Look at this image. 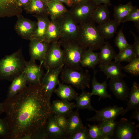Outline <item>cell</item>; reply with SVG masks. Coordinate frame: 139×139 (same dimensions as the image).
<instances>
[{
    "label": "cell",
    "instance_id": "obj_1",
    "mask_svg": "<svg viewBox=\"0 0 139 139\" xmlns=\"http://www.w3.org/2000/svg\"><path fill=\"white\" fill-rule=\"evenodd\" d=\"M4 118L10 127L9 139L45 130L51 114L48 103L41 85L28 86L13 97L2 103Z\"/></svg>",
    "mask_w": 139,
    "mask_h": 139
},
{
    "label": "cell",
    "instance_id": "obj_2",
    "mask_svg": "<svg viewBox=\"0 0 139 139\" xmlns=\"http://www.w3.org/2000/svg\"><path fill=\"white\" fill-rule=\"evenodd\" d=\"M26 62L22 47L11 54L6 55L0 60V80L12 81L23 72Z\"/></svg>",
    "mask_w": 139,
    "mask_h": 139
},
{
    "label": "cell",
    "instance_id": "obj_3",
    "mask_svg": "<svg viewBox=\"0 0 139 139\" xmlns=\"http://www.w3.org/2000/svg\"><path fill=\"white\" fill-rule=\"evenodd\" d=\"M78 27L77 42L82 48L93 51L100 49L104 45L105 39L100 35L92 21L79 24Z\"/></svg>",
    "mask_w": 139,
    "mask_h": 139
},
{
    "label": "cell",
    "instance_id": "obj_4",
    "mask_svg": "<svg viewBox=\"0 0 139 139\" xmlns=\"http://www.w3.org/2000/svg\"><path fill=\"white\" fill-rule=\"evenodd\" d=\"M58 41L64 54V65L73 69L83 70L80 62L82 56L87 49L82 48L77 41L67 40L62 38Z\"/></svg>",
    "mask_w": 139,
    "mask_h": 139
},
{
    "label": "cell",
    "instance_id": "obj_5",
    "mask_svg": "<svg viewBox=\"0 0 139 139\" xmlns=\"http://www.w3.org/2000/svg\"><path fill=\"white\" fill-rule=\"evenodd\" d=\"M60 74L62 81L66 84L82 90L90 87L91 78L88 70H78L64 65Z\"/></svg>",
    "mask_w": 139,
    "mask_h": 139
},
{
    "label": "cell",
    "instance_id": "obj_6",
    "mask_svg": "<svg viewBox=\"0 0 139 139\" xmlns=\"http://www.w3.org/2000/svg\"><path fill=\"white\" fill-rule=\"evenodd\" d=\"M98 5L93 0L73 4L69 12L76 23H80L92 21L93 13Z\"/></svg>",
    "mask_w": 139,
    "mask_h": 139
},
{
    "label": "cell",
    "instance_id": "obj_7",
    "mask_svg": "<svg viewBox=\"0 0 139 139\" xmlns=\"http://www.w3.org/2000/svg\"><path fill=\"white\" fill-rule=\"evenodd\" d=\"M58 24L62 38L65 40L77 41L78 36V24L71 15L68 11L55 20Z\"/></svg>",
    "mask_w": 139,
    "mask_h": 139
},
{
    "label": "cell",
    "instance_id": "obj_8",
    "mask_svg": "<svg viewBox=\"0 0 139 139\" xmlns=\"http://www.w3.org/2000/svg\"><path fill=\"white\" fill-rule=\"evenodd\" d=\"M64 55L59 42L50 44L42 64L47 70L53 69L64 65Z\"/></svg>",
    "mask_w": 139,
    "mask_h": 139
},
{
    "label": "cell",
    "instance_id": "obj_9",
    "mask_svg": "<svg viewBox=\"0 0 139 139\" xmlns=\"http://www.w3.org/2000/svg\"><path fill=\"white\" fill-rule=\"evenodd\" d=\"M64 66L63 65L55 68L47 70L42 78L41 88L50 105L52 94L56 86L60 82L59 76Z\"/></svg>",
    "mask_w": 139,
    "mask_h": 139
},
{
    "label": "cell",
    "instance_id": "obj_10",
    "mask_svg": "<svg viewBox=\"0 0 139 139\" xmlns=\"http://www.w3.org/2000/svg\"><path fill=\"white\" fill-rule=\"evenodd\" d=\"M138 124L123 118L118 122L114 131L115 139H133L139 138Z\"/></svg>",
    "mask_w": 139,
    "mask_h": 139
},
{
    "label": "cell",
    "instance_id": "obj_11",
    "mask_svg": "<svg viewBox=\"0 0 139 139\" xmlns=\"http://www.w3.org/2000/svg\"><path fill=\"white\" fill-rule=\"evenodd\" d=\"M35 60L30 59L26 62L23 72L26 79L27 85L28 86L40 85L44 76L42 65L37 64Z\"/></svg>",
    "mask_w": 139,
    "mask_h": 139
},
{
    "label": "cell",
    "instance_id": "obj_12",
    "mask_svg": "<svg viewBox=\"0 0 139 139\" xmlns=\"http://www.w3.org/2000/svg\"><path fill=\"white\" fill-rule=\"evenodd\" d=\"M17 19L14 29L17 34L22 38L30 40L33 38L37 27V22L26 18L20 14Z\"/></svg>",
    "mask_w": 139,
    "mask_h": 139
},
{
    "label": "cell",
    "instance_id": "obj_13",
    "mask_svg": "<svg viewBox=\"0 0 139 139\" xmlns=\"http://www.w3.org/2000/svg\"><path fill=\"white\" fill-rule=\"evenodd\" d=\"M29 44L30 59L40 61L42 65L50 44L44 40L33 38L31 39Z\"/></svg>",
    "mask_w": 139,
    "mask_h": 139
},
{
    "label": "cell",
    "instance_id": "obj_14",
    "mask_svg": "<svg viewBox=\"0 0 139 139\" xmlns=\"http://www.w3.org/2000/svg\"><path fill=\"white\" fill-rule=\"evenodd\" d=\"M124 110L122 107L115 105L106 107L99 110H96L95 115L92 117L87 118L86 120L100 123L109 120H115L119 115L123 116Z\"/></svg>",
    "mask_w": 139,
    "mask_h": 139
},
{
    "label": "cell",
    "instance_id": "obj_15",
    "mask_svg": "<svg viewBox=\"0 0 139 139\" xmlns=\"http://www.w3.org/2000/svg\"><path fill=\"white\" fill-rule=\"evenodd\" d=\"M123 66L120 62L112 61L107 64H99V67L100 71L103 72L107 76V80L123 79L126 76V74L122 72Z\"/></svg>",
    "mask_w": 139,
    "mask_h": 139
},
{
    "label": "cell",
    "instance_id": "obj_16",
    "mask_svg": "<svg viewBox=\"0 0 139 139\" xmlns=\"http://www.w3.org/2000/svg\"><path fill=\"white\" fill-rule=\"evenodd\" d=\"M110 89L117 99L127 101L129 89L122 79H110Z\"/></svg>",
    "mask_w": 139,
    "mask_h": 139
},
{
    "label": "cell",
    "instance_id": "obj_17",
    "mask_svg": "<svg viewBox=\"0 0 139 139\" xmlns=\"http://www.w3.org/2000/svg\"><path fill=\"white\" fill-rule=\"evenodd\" d=\"M45 131L48 139H66V133L58 125L54 115L50 114L45 126Z\"/></svg>",
    "mask_w": 139,
    "mask_h": 139
},
{
    "label": "cell",
    "instance_id": "obj_18",
    "mask_svg": "<svg viewBox=\"0 0 139 139\" xmlns=\"http://www.w3.org/2000/svg\"><path fill=\"white\" fill-rule=\"evenodd\" d=\"M75 108V103L62 100H54L50 105L51 113L54 115H62L68 117Z\"/></svg>",
    "mask_w": 139,
    "mask_h": 139
},
{
    "label": "cell",
    "instance_id": "obj_19",
    "mask_svg": "<svg viewBox=\"0 0 139 139\" xmlns=\"http://www.w3.org/2000/svg\"><path fill=\"white\" fill-rule=\"evenodd\" d=\"M22 11L16 0H0V17L17 16Z\"/></svg>",
    "mask_w": 139,
    "mask_h": 139
},
{
    "label": "cell",
    "instance_id": "obj_20",
    "mask_svg": "<svg viewBox=\"0 0 139 139\" xmlns=\"http://www.w3.org/2000/svg\"><path fill=\"white\" fill-rule=\"evenodd\" d=\"M11 82L8 91L7 99L13 97L27 87L26 77L23 72Z\"/></svg>",
    "mask_w": 139,
    "mask_h": 139
},
{
    "label": "cell",
    "instance_id": "obj_21",
    "mask_svg": "<svg viewBox=\"0 0 139 139\" xmlns=\"http://www.w3.org/2000/svg\"><path fill=\"white\" fill-rule=\"evenodd\" d=\"M120 23L114 20L110 19L104 23L98 25L96 27L101 37L105 40H107L114 36Z\"/></svg>",
    "mask_w": 139,
    "mask_h": 139
},
{
    "label": "cell",
    "instance_id": "obj_22",
    "mask_svg": "<svg viewBox=\"0 0 139 139\" xmlns=\"http://www.w3.org/2000/svg\"><path fill=\"white\" fill-rule=\"evenodd\" d=\"M98 71L94 70V74L92 80V90L90 92L92 96L97 95L99 97V100L102 99L107 98L112 99L110 94L107 92V89L108 84L107 83V80L102 83H99L96 77V74Z\"/></svg>",
    "mask_w": 139,
    "mask_h": 139
},
{
    "label": "cell",
    "instance_id": "obj_23",
    "mask_svg": "<svg viewBox=\"0 0 139 139\" xmlns=\"http://www.w3.org/2000/svg\"><path fill=\"white\" fill-rule=\"evenodd\" d=\"M58 86L54 92L62 100L69 101L75 99L78 95L71 85L64 84L60 82Z\"/></svg>",
    "mask_w": 139,
    "mask_h": 139
},
{
    "label": "cell",
    "instance_id": "obj_24",
    "mask_svg": "<svg viewBox=\"0 0 139 139\" xmlns=\"http://www.w3.org/2000/svg\"><path fill=\"white\" fill-rule=\"evenodd\" d=\"M127 101L123 116L129 111L139 107V84L136 82H133L129 89Z\"/></svg>",
    "mask_w": 139,
    "mask_h": 139
},
{
    "label": "cell",
    "instance_id": "obj_25",
    "mask_svg": "<svg viewBox=\"0 0 139 139\" xmlns=\"http://www.w3.org/2000/svg\"><path fill=\"white\" fill-rule=\"evenodd\" d=\"M37 19V27L33 38L45 40L46 34L50 22L48 15L39 14L33 15Z\"/></svg>",
    "mask_w": 139,
    "mask_h": 139
},
{
    "label": "cell",
    "instance_id": "obj_26",
    "mask_svg": "<svg viewBox=\"0 0 139 139\" xmlns=\"http://www.w3.org/2000/svg\"><path fill=\"white\" fill-rule=\"evenodd\" d=\"M68 117L65 130L67 137L72 133L82 128L84 126L79 115L78 110L77 109L76 111H73Z\"/></svg>",
    "mask_w": 139,
    "mask_h": 139
},
{
    "label": "cell",
    "instance_id": "obj_27",
    "mask_svg": "<svg viewBox=\"0 0 139 139\" xmlns=\"http://www.w3.org/2000/svg\"><path fill=\"white\" fill-rule=\"evenodd\" d=\"M46 5L48 15L51 20L57 19L69 11L63 3L55 0H50Z\"/></svg>",
    "mask_w": 139,
    "mask_h": 139
},
{
    "label": "cell",
    "instance_id": "obj_28",
    "mask_svg": "<svg viewBox=\"0 0 139 139\" xmlns=\"http://www.w3.org/2000/svg\"><path fill=\"white\" fill-rule=\"evenodd\" d=\"M99 53L94 52L93 50L87 49L84 52L81 60L80 64L83 67H87L95 70L96 66L99 64Z\"/></svg>",
    "mask_w": 139,
    "mask_h": 139
},
{
    "label": "cell",
    "instance_id": "obj_29",
    "mask_svg": "<svg viewBox=\"0 0 139 139\" xmlns=\"http://www.w3.org/2000/svg\"><path fill=\"white\" fill-rule=\"evenodd\" d=\"M100 49V51L99 54V64H108L111 62L116 56V54L115 51L107 41L105 42Z\"/></svg>",
    "mask_w": 139,
    "mask_h": 139
},
{
    "label": "cell",
    "instance_id": "obj_30",
    "mask_svg": "<svg viewBox=\"0 0 139 139\" xmlns=\"http://www.w3.org/2000/svg\"><path fill=\"white\" fill-rule=\"evenodd\" d=\"M59 26L55 20H51L47 29L45 40L49 44L57 42L62 38Z\"/></svg>",
    "mask_w": 139,
    "mask_h": 139
},
{
    "label": "cell",
    "instance_id": "obj_31",
    "mask_svg": "<svg viewBox=\"0 0 139 139\" xmlns=\"http://www.w3.org/2000/svg\"><path fill=\"white\" fill-rule=\"evenodd\" d=\"M108 6L104 4L98 5L92 15V21L100 25L110 19V12Z\"/></svg>",
    "mask_w": 139,
    "mask_h": 139
},
{
    "label": "cell",
    "instance_id": "obj_32",
    "mask_svg": "<svg viewBox=\"0 0 139 139\" xmlns=\"http://www.w3.org/2000/svg\"><path fill=\"white\" fill-rule=\"evenodd\" d=\"M90 92L82 90V92L78 95L75 99L76 101L75 108L78 110L87 109L90 111H95V110L91 104Z\"/></svg>",
    "mask_w": 139,
    "mask_h": 139
},
{
    "label": "cell",
    "instance_id": "obj_33",
    "mask_svg": "<svg viewBox=\"0 0 139 139\" xmlns=\"http://www.w3.org/2000/svg\"><path fill=\"white\" fill-rule=\"evenodd\" d=\"M25 10L30 14L49 15L46 4L40 0H31Z\"/></svg>",
    "mask_w": 139,
    "mask_h": 139
},
{
    "label": "cell",
    "instance_id": "obj_34",
    "mask_svg": "<svg viewBox=\"0 0 139 139\" xmlns=\"http://www.w3.org/2000/svg\"><path fill=\"white\" fill-rule=\"evenodd\" d=\"M133 6L131 1L126 4H120L114 7V20L120 23L129 14Z\"/></svg>",
    "mask_w": 139,
    "mask_h": 139
},
{
    "label": "cell",
    "instance_id": "obj_35",
    "mask_svg": "<svg viewBox=\"0 0 139 139\" xmlns=\"http://www.w3.org/2000/svg\"><path fill=\"white\" fill-rule=\"evenodd\" d=\"M135 57H137L133 50L132 45L129 44L127 47L116 54L114 61L120 63L122 62H129Z\"/></svg>",
    "mask_w": 139,
    "mask_h": 139
},
{
    "label": "cell",
    "instance_id": "obj_36",
    "mask_svg": "<svg viewBox=\"0 0 139 139\" xmlns=\"http://www.w3.org/2000/svg\"><path fill=\"white\" fill-rule=\"evenodd\" d=\"M117 122L115 120L110 119L100 122L98 124L104 136L109 135L114 138V131Z\"/></svg>",
    "mask_w": 139,
    "mask_h": 139
},
{
    "label": "cell",
    "instance_id": "obj_37",
    "mask_svg": "<svg viewBox=\"0 0 139 139\" xmlns=\"http://www.w3.org/2000/svg\"><path fill=\"white\" fill-rule=\"evenodd\" d=\"M129 21L133 22L138 32H139V8L136 6H133L131 11L122 21L123 23Z\"/></svg>",
    "mask_w": 139,
    "mask_h": 139
},
{
    "label": "cell",
    "instance_id": "obj_38",
    "mask_svg": "<svg viewBox=\"0 0 139 139\" xmlns=\"http://www.w3.org/2000/svg\"><path fill=\"white\" fill-rule=\"evenodd\" d=\"M128 63V64L123 66V70L133 76H139V57H135Z\"/></svg>",
    "mask_w": 139,
    "mask_h": 139
},
{
    "label": "cell",
    "instance_id": "obj_39",
    "mask_svg": "<svg viewBox=\"0 0 139 139\" xmlns=\"http://www.w3.org/2000/svg\"><path fill=\"white\" fill-rule=\"evenodd\" d=\"M123 27L119 31L115 39L114 42L116 46L120 51L127 47L129 45L123 32Z\"/></svg>",
    "mask_w": 139,
    "mask_h": 139
},
{
    "label": "cell",
    "instance_id": "obj_40",
    "mask_svg": "<svg viewBox=\"0 0 139 139\" xmlns=\"http://www.w3.org/2000/svg\"><path fill=\"white\" fill-rule=\"evenodd\" d=\"M88 125L89 127L88 130L90 139H102L104 135L98 124H88Z\"/></svg>",
    "mask_w": 139,
    "mask_h": 139
},
{
    "label": "cell",
    "instance_id": "obj_41",
    "mask_svg": "<svg viewBox=\"0 0 139 139\" xmlns=\"http://www.w3.org/2000/svg\"><path fill=\"white\" fill-rule=\"evenodd\" d=\"M68 139H90L88 129L86 126L76 131L68 136Z\"/></svg>",
    "mask_w": 139,
    "mask_h": 139
},
{
    "label": "cell",
    "instance_id": "obj_42",
    "mask_svg": "<svg viewBox=\"0 0 139 139\" xmlns=\"http://www.w3.org/2000/svg\"><path fill=\"white\" fill-rule=\"evenodd\" d=\"M10 131L7 122L4 118H0V138L9 139Z\"/></svg>",
    "mask_w": 139,
    "mask_h": 139
},
{
    "label": "cell",
    "instance_id": "obj_43",
    "mask_svg": "<svg viewBox=\"0 0 139 139\" xmlns=\"http://www.w3.org/2000/svg\"><path fill=\"white\" fill-rule=\"evenodd\" d=\"M54 116L57 124L62 130L65 132L67 123V119L63 116L54 115Z\"/></svg>",
    "mask_w": 139,
    "mask_h": 139
},
{
    "label": "cell",
    "instance_id": "obj_44",
    "mask_svg": "<svg viewBox=\"0 0 139 139\" xmlns=\"http://www.w3.org/2000/svg\"><path fill=\"white\" fill-rule=\"evenodd\" d=\"M130 32L133 35L134 41V44L132 45L133 48L136 56L139 57V37L137 36L135 34L131 31Z\"/></svg>",
    "mask_w": 139,
    "mask_h": 139
},
{
    "label": "cell",
    "instance_id": "obj_45",
    "mask_svg": "<svg viewBox=\"0 0 139 139\" xmlns=\"http://www.w3.org/2000/svg\"><path fill=\"white\" fill-rule=\"evenodd\" d=\"M19 5L25 10L28 7L31 0H16Z\"/></svg>",
    "mask_w": 139,
    "mask_h": 139
},
{
    "label": "cell",
    "instance_id": "obj_46",
    "mask_svg": "<svg viewBox=\"0 0 139 139\" xmlns=\"http://www.w3.org/2000/svg\"><path fill=\"white\" fill-rule=\"evenodd\" d=\"M130 117V119L131 120L135 119L138 121H139V107L135 109Z\"/></svg>",
    "mask_w": 139,
    "mask_h": 139
},
{
    "label": "cell",
    "instance_id": "obj_47",
    "mask_svg": "<svg viewBox=\"0 0 139 139\" xmlns=\"http://www.w3.org/2000/svg\"><path fill=\"white\" fill-rule=\"evenodd\" d=\"M98 5L103 3L108 6L111 5L110 0H93Z\"/></svg>",
    "mask_w": 139,
    "mask_h": 139
},
{
    "label": "cell",
    "instance_id": "obj_48",
    "mask_svg": "<svg viewBox=\"0 0 139 139\" xmlns=\"http://www.w3.org/2000/svg\"><path fill=\"white\" fill-rule=\"evenodd\" d=\"M57 1L64 3L68 6L71 7L73 4L72 0H55Z\"/></svg>",
    "mask_w": 139,
    "mask_h": 139
},
{
    "label": "cell",
    "instance_id": "obj_49",
    "mask_svg": "<svg viewBox=\"0 0 139 139\" xmlns=\"http://www.w3.org/2000/svg\"><path fill=\"white\" fill-rule=\"evenodd\" d=\"M91 0H72L73 4H77L85 2Z\"/></svg>",
    "mask_w": 139,
    "mask_h": 139
},
{
    "label": "cell",
    "instance_id": "obj_50",
    "mask_svg": "<svg viewBox=\"0 0 139 139\" xmlns=\"http://www.w3.org/2000/svg\"><path fill=\"white\" fill-rule=\"evenodd\" d=\"M4 112V110L2 103H0V115Z\"/></svg>",
    "mask_w": 139,
    "mask_h": 139
},
{
    "label": "cell",
    "instance_id": "obj_51",
    "mask_svg": "<svg viewBox=\"0 0 139 139\" xmlns=\"http://www.w3.org/2000/svg\"><path fill=\"white\" fill-rule=\"evenodd\" d=\"M41 1L47 4L48 2L50 1V0H40Z\"/></svg>",
    "mask_w": 139,
    "mask_h": 139
}]
</instances>
